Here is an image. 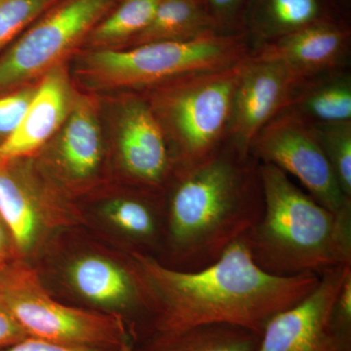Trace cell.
I'll use <instances>...</instances> for the list:
<instances>
[{
    "mask_svg": "<svg viewBox=\"0 0 351 351\" xmlns=\"http://www.w3.org/2000/svg\"><path fill=\"white\" fill-rule=\"evenodd\" d=\"M133 265L152 314V335L203 325L226 324L262 334L276 314L302 301L320 276H274L252 258L245 237L208 267L182 271L132 252Z\"/></svg>",
    "mask_w": 351,
    "mask_h": 351,
    "instance_id": "6da1fadb",
    "label": "cell"
},
{
    "mask_svg": "<svg viewBox=\"0 0 351 351\" xmlns=\"http://www.w3.org/2000/svg\"><path fill=\"white\" fill-rule=\"evenodd\" d=\"M164 205L166 256L159 263L195 271L250 232L263 212L260 162L230 141L176 170Z\"/></svg>",
    "mask_w": 351,
    "mask_h": 351,
    "instance_id": "7a4b0ae2",
    "label": "cell"
},
{
    "mask_svg": "<svg viewBox=\"0 0 351 351\" xmlns=\"http://www.w3.org/2000/svg\"><path fill=\"white\" fill-rule=\"evenodd\" d=\"M263 212L245 235L252 258L274 276L315 274L351 265V219L339 218L276 165L260 163Z\"/></svg>",
    "mask_w": 351,
    "mask_h": 351,
    "instance_id": "3957f363",
    "label": "cell"
},
{
    "mask_svg": "<svg viewBox=\"0 0 351 351\" xmlns=\"http://www.w3.org/2000/svg\"><path fill=\"white\" fill-rule=\"evenodd\" d=\"M250 52L247 32L211 34L191 40L93 50L83 57L80 71L96 88L147 90L191 73L230 68Z\"/></svg>",
    "mask_w": 351,
    "mask_h": 351,
    "instance_id": "277c9868",
    "label": "cell"
},
{
    "mask_svg": "<svg viewBox=\"0 0 351 351\" xmlns=\"http://www.w3.org/2000/svg\"><path fill=\"white\" fill-rule=\"evenodd\" d=\"M244 61L147 89L145 98L162 126L177 169L197 162L228 142Z\"/></svg>",
    "mask_w": 351,
    "mask_h": 351,
    "instance_id": "5b68a950",
    "label": "cell"
},
{
    "mask_svg": "<svg viewBox=\"0 0 351 351\" xmlns=\"http://www.w3.org/2000/svg\"><path fill=\"white\" fill-rule=\"evenodd\" d=\"M0 291L27 337L86 348H119L130 341L121 316L60 304L38 274L18 260L0 267Z\"/></svg>",
    "mask_w": 351,
    "mask_h": 351,
    "instance_id": "8992f818",
    "label": "cell"
},
{
    "mask_svg": "<svg viewBox=\"0 0 351 351\" xmlns=\"http://www.w3.org/2000/svg\"><path fill=\"white\" fill-rule=\"evenodd\" d=\"M120 0H60L0 56V94L40 80L64 64Z\"/></svg>",
    "mask_w": 351,
    "mask_h": 351,
    "instance_id": "52a82bcc",
    "label": "cell"
},
{
    "mask_svg": "<svg viewBox=\"0 0 351 351\" xmlns=\"http://www.w3.org/2000/svg\"><path fill=\"white\" fill-rule=\"evenodd\" d=\"M260 163L294 176L309 195L339 218L351 219V200L339 186L313 126L288 112H279L261 129L250 145Z\"/></svg>",
    "mask_w": 351,
    "mask_h": 351,
    "instance_id": "ba28073f",
    "label": "cell"
},
{
    "mask_svg": "<svg viewBox=\"0 0 351 351\" xmlns=\"http://www.w3.org/2000/svg\"><path fill=\"white\" fill-rule=\"evenodd\" d=\"M351 265L323 272L315 289L263 328L256 351H351V339L332 327L331 311Z\"/></svg>",
    "mask_w": 351,
    "mask_h": 351,
    "instance_id": "9c48e42d",
    "label": "cell"
},
{
    "mask_svg": "<svg viewBox=\"0 0 351 351\" xmlns=\"http://www.w3.org/2000/svg\"><path fill=\"white\" fill-rule=\"evenodd\" d=\"M120 162L132 181L149 191H162L177 164L167 138L145 97L132 96L120 107L117 123Z\"/></svg>",
    "mask_w": 351,
    "mask_h": 351,
    "instance_id": "30bf717a",
    "label": "cell"
},
{
    "mask_svg": "<svg viewBox=\"0 0 351 351\" xmlns=\"http://www.w3.org/2000/svg\"><path fill=\"white\" fill-rule=\"evenodd\" d=\"M301 82L281 64L249 54L235 88L228 141L242 152H250L258 132L282 112Z\"/></svg>",
    "mask_w": 351,
    "mask_h": 351,
    "instance_id": "8fae6325",
    "label": "cell"
},
{
    "mask_svg": "<svg viewBox=\"0 0 351 351\" xmlns=\"http://www.w3.org/2000/svg\"><path fill=\"white\" fill-rule=\"evenodd\" d=\"M350 22L306 27L252 48L250 57L281 64L300 82L335 69L348 68Z\"/></svg>",
    "mask_w": 351,
    "mask_h": 351,
    "instance_id": "7c38bea8",
    "label": "cell"
},
{
    "mask_svg": "<svg viewBox=\"0 0 351 351\" xmlns=\"http://www.w3.org/2000/svg\"><path fill=\"white\" fill-rule=\"evenodd\" d=\"M77 95L64 64L46 73L17 130L0 145V158L25 159L40 149L61 130Z\"/></svg>",
    "mask_w": 351,
    "mask_h": 351,
    "instance_id": "4fadbf2b",
    "label": "cell"
},
{
    "mask_svg": "<svg viewBox=\"0 0 351 351\" xmlns=\"http://www.w3.org/2000/svg\"><path fill=\"white\" fill-rule=\"evenodd\" d=\"M350 22L334 0H253L246 32L251 49L313 25Z\"/></svg>",
    "mask_w": 351,
    "mask_h": 351,
    "instance_id": "5bb4252c",
    "label": "cell"
},
{
    "mask_svg": "<svg viewBox=\"0 0 351 351\" xmlns=\"http://www.w3.org/2000/svg\"><path fill=\"white\" fill-rule=\"evenodd\" d=\"M59 132L58 156L66 174L76 180L92 177L100 166L103 152L96 101L78 94Z\"/></svg>",
    "mask_w": 351,
    "mask_h": 351,
    "instance_id": "9a60e30c",
    "label": "cell"
},
{
    "mask_svg": "<svg viewBox=\"0 0 351 351\" xmlns=\"http://www.w3.org/2000/svg\"><path fill=\"white\" fill-rule=\"evenodd\" d=\"M283 110L311 124L351 121L350 71L335 69L304 80Z\"/></svg>",
    "mask_w": 351,
    "mask_h": 351,
    "instance_id": "2e32d148",
    "label": "cell"
},
{
    "mask_svg": "<svg viewBox=\"0 0 351 351\" xmlns=\"http://www.w3.org/2000/svg\"><path fill=\"white\" fill-rule=\"evenodd\" d=\"M0 215L18 253L31 250L38 235V203L31 178L21 166V159L0 158Z\"/></svg>",
    "mask_w": 351,
    "mask_h": 351,
    "instance_id": "e0dca14e",
    "label": "cell"
},
{
    "mask_svg": "<svg viewBox=\"0 0 351 351\" xmlns=\"http://www.w3.org/2000/svg\"><path fill=\"white\" fill-rule=\"evenodd\" d=\"M71 282L80 295L104 306L125 307L144 301L137 276L117 263L97 256L75 261L69 269Z\"/></svg>",
    "mask_w": 351,
    "mask_h": 351,
    "instance_id": "ac0fdd59",
    "label": "cell"
},
{
    "mask_svg": "<svg viewBox=\"0 0 351 351\" xmlns=\"http://www.w3.org/2000/svg\"><path fill=\"white\" fill-rule=\"evenodd\" d=\"M211 34L219 32L205 0H161L149 25L126 46L191 40Z\"/></svg>",
    "mask_w": 351,
    "mask_h": 351,
    "instance_id": "d6986e66",
    "label": "cell"
},
{
    "mask_svg": "<svg viewBox=\"0 0 351 351\" xmlns=\"http://www.w3.org/2000/svg\"><path fill=\"white\" fill-rule=\"evenodd\" d=\"M261 335L232 325H203L173 334L152 335L143 351H256Z\"/></svg>",
    "mask_w": 351,
    "mask_h": 351,
    "instance_id": "ffe728a7",
    "label": "cell"
},
{
    "mask_svg": "<svg viewBox=\"0 0 351 351\" xmlns=\"http://www.w3.org/2000/svg\"><path fill=\"white\" fill-rule=\"evenodd\" d=\"M161 0H120L90 32L88 43L97 49L127 45L144 31Z\"/></svg>",
    "mask_w": 351,
    "mask_h": 351,
    "instance_id": "44dd1931",
    "label": "cell"
},
{
    "mask_svg": "<svg viewBox=\"0 0 351 351\" xmlns=\"http://www.w3.org/2000/svg\"><path fill=\"white\" fill-rule=\"evenodd\" d=\"M154 203L144 198L123 197L110 203L108 218L127 237L145 246H154L159 237H164L165 215L159 216Z\"/></svg>",
    "mask_w": 351,
    "mask_h": 351,
    "instance_id": "7402d4cb",
    "label": "cell"
},
{
    "mask_svg": "<svg viewBox=\"0 0 351 351\" xmlns=\"http://www.w3.org/2000/svg\"><path fill=\"white\" fill-rule=\"evenodd\" d=\"M311 125L341 191L351 200V121Z\"/></svg>",
    "mask_w": 351,
    "mask_h": 351,
    "instance_id": "603a6c76",
    "label": "cell"
},
{
    "mask_svg": "<svg viewBox=\"0 0 351 351\" xmlns=\"http://www.w3.org/2000/svg\"><path fill=\"white\" fill-rule=\"evenodd\" d=\"M60 0H0V51Z\"/></svg>",
    "mask_w": 351,
    "mask_h": 351,
    "instance_id": "cb8c5ba5",
    "label": "cell"
},
{
    "mask_svg": "<svg viewBox=\"0 0 351 351\" xmlns=\"http://www.w3.org/2000/svg\"><path fill=\"white\" fill-rule=\"evenodd\" d=\"M38 82L0 94V145L17 130L38 89Z\"/></svg>",
    "mask_w": 351,
    "mask_h": 351,
    "instance_id": "d4e9b609",
    "label": "cell"
},
{
    "mask_svg": "<svg viewBox=\"0 0 351 351\" xmlns=\"http://www.w3.org/2000/svg\"><path fill=\"white\" fill-rule=\"evenodd\" d=\"M208 13L219 34L246 32L253 0H205Z\"/></svg>",
    "mask_w": 351,
    "mask_h": 351,
    "instance_id": "484cf974",
    "label": "cell"
},
{
    "mask_svg": "<svg viewBox=\"0 0 351 351\" xmlns=\"http://www.w3.org/2000/svg\"><path fill=\"white\" fill-rule=\"evenodd\" d=\"M331 322L339 334L351 339V272L343 281L332 304Z\"/></svg>",
    "mask_w": 351,
    "mask_h": 351,
    "instance_id": "4316f807",
    "label": "cell"
},
{
    "mask_svg": "<svg viewBox=\"0 0 351 351\" xmlns=\"http://www.w3.org/2000/svg\"><path fill=\"white\" fill-rule=\"evenodd\" d=\"M122 346L119 348H107L66 346L27 337L14 345L0 348V351H122Z\"/></svg>",
    "mask_w": 351,
    "mask_h": 351,
    "instance_id": "83f0119b",
    "label": "cell"
},
{
    "mask_svg": "<svg viewBox=\"0 0 351 351\" xmlns=\"http://www.w3.org/2000/svg\"><path fill=\"white\" fill-rule=\"evenodd\" d=\"M25 338L27 335L11 313L0 291V348L14 345Z\"/></svg>",
    "mask_w": 351,
    "mask_h": 351,
    "instance_id": "f1b7e54d",
    "label": "cell"
},
{
    "mask_svg": "<svg viewBox=\"0 0 351 351\" xmlns=\"http://www.w3.org/2000/svg\"><path fill=\"white\" fill-rule=\"evenodd\" d=\"M17 254L12 234L0 215V267L15 261Z\"/></svg>",
    "mask_w": 351,
    "mask_h": 351,
    "instance_id": "f546056e",
    "label": "cell"
},
{
    "mask_svg": "<svg viewBox=\"0 0 351 351\" xmlns=\"http://www.w3.org/2000/svg\"><path fill=\"white\" fill-rule=\"evenodd\" d=\"M341 10L346 14V16H350V10L351 6V0H334Z\"/></svg>",
    "mask_w": 351,
    "mask_h": 351,
    "instance_id": "4dcf8cb0",
    "label": "cell"
},
{
    "mask_svg": "<svg viewBox=\"0 0 351 351\" xmlns=\"http://www.w3.org/2000/svg\"><path fill=\"white\" fill-rule=\"evenodd\" d=\"M122 351H134L130 343H127L122 346Z\"/></svg>",
    "mask_w": 351,
    "mask_h": 351,
    "instance_id": "1f68e13d",
    "label": "cell"
}]
</instances>
